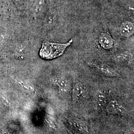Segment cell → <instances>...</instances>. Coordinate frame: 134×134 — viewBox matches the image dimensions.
I'll list each match as a JSON object with an SVG mask.
<instances>
[{
    "label": "cell",
    "instance_id": "cell-8",
    "mask_svg": "<svg viewBox=\"0 0 134 134\" xmlns=\"http://www.w3.org/2000/svg\"><path fill=\"white\" fill-rule=\"evenodd\" d=\"M70 122H71L72 126H74V127H75L78 130L82 132H87V127L83 122L77 119L70 120Z\"/></svg>",
    "mask_w": 134,
    "mask_h": 134
},
{
    "label": "cell",
    "instance_id": "cell-1",
    "mask_svg": "<svg viewBox=\"0 0 134 134\" xmlns=\"http://www.w3.org/2000/svg\"><path fill=\"white\" fill-rule=\"evenodd\" d=\"M72 42L71 39L68 42L64 44L52 43L49 41H44L39 52L40 56L46 60H51L59 57L64 53L66 48Z\"/></svg>",
    "mask_w": 134,
    "mask_h": 134
},
{
    "label": "cell",
    "instance_id": "cell-6",
    "mask_svg": "<svg viewBox=\"0 0 134 134\" xmlns=\"http://www.w3.org/2000/svg\"><path fill=\"white\" fill-rule=\"evenodd\" d=\"M54 82L61 91L66 92L68 90L69 83L65 77H56L54 80Z\"/></svg>",
    "mask_w": 134,
    "mask_h": 134
},
{
    "label": "cell",
    "instance_id": "cell-5",
    "mask_svg": "<svg viewBox=\"0 0 134 134\" xmlns=\"http://www.w3.org/2000/svg\"><path fill=\"white\" fill-rule=\"evenodd\" d=\"M85 93L83 86L80 82L75 81L74 83L72 92V98L74 102L79 100Z\"/></svg>",
    "mask_w": 134,
    "mask_h": 134
},
{
    "label": "cell",
    "instance_id": "cell-4",
    "mask_svg": "<svg viewBox=\"0 0 134 134\" xmlns=\"http://www.w3.org/2000/svg\"><path fill=\"white\" fill-rule=\"evenodd\" d=\"M119 31L121 35L125 37H129L132 36L134 32L133 23L129 21L122 23L120 25Z\"/></svg>",
    "mask_w": 134,
    "mask_h": 134
},
{
    "label": "cell",
    "instance_id": "cell-7",
    "mask_svg": "<svg viewBox=\"0 0 134 134\" xmlns=\"http://www.w3.org/2000/svg\"><path fill=\"white\" fill-rule=\"evenodd\" d=\"M131 56L128 53H121L117 54L114 57L116 62L129 64L131 62Z\"/></svg>",
    "mask_w": 134,
    "mask_h": 134
},
{
    "label": "cell",
    "instance_id": "cell-3",
    "mask_svg": "<svg viewBox=\"0 0 134 134\" xmlns=\"http://www.w3.org/2000/svg\"><path fill=\"white\" fill-rule=\"evenodd\" d=\"M99 42L101 46L105 49L108 50L113 47L114 40L110 34L104 32L101 34L99 38Z\"/></svg>",
    "mask_w": 134,
    "mask_h": 134
},
{
    "label": "cell",
    "instance_id": "cell-2",
    "mask_svg": "<svg viewBox=\"0 0 134 134\" xmlns=\"http://www.w3.org/2000/svg\"><path fill=\"white\" fill-rule=\"evenodd\" d=\"M88 65L97 70V71L105 76L110 77H118L119 74L111 68L103 65H98L93 63H88Z\"/></svg>",
    "mask_w": 134,
    "mask_h": 134
}]
</instances>
